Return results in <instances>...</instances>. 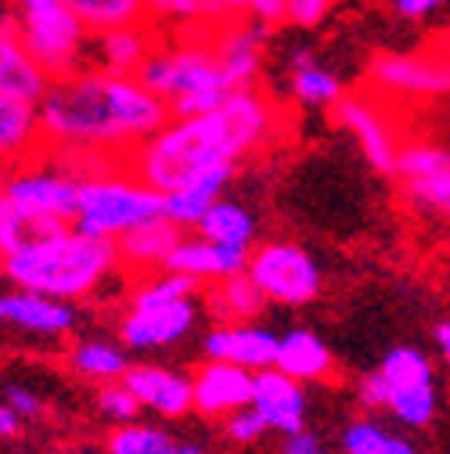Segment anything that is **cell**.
<instances>
[{
    "label": "cell",
    "mask_w": 450,
    "mask_h": 454,
    "mask_svg": "<svg viewBox=\"0 0 450 454\" xmlns=\"http://www.w3.org/2000/svg\"><path fill=\"white\" fill-rule=\"evenodd\" d=\"M170 120V101L148 90L137 76H120L97 66L58 80L40 101V130L50 152L130 159Z\"/></svg>",
    "instance_id": "obj_1"
},
{
    "label": "cell",
    "mask_w": 450,
    "mask_h": 454,
    "mask_svg": "<svg viewBox=\"0 0 450 454\" xmlns=\"http://www.w3.org/2000/svg\"><path fill=\"white\" fill-rule=\"evenodd\" d=\"M281 112L274 98L260 87L235 90L209 116L170 120L151 141H144L130 159V177L155 192H177L223 166H238L256 155L277 134Z\"/></svg>",
    "instance_id": "obj_2"
},
{
    "label": "cell",
    "mask_w": 450,
    "mask_h": 454,
    "mask_svg": "<svg viewBox=\"0 0 450 454\" xmlns=\"http://www.w3.org/2000/svg\"><path fill=\"white\" fill-rule=\"evenodd\" d=\"M120 249L108 239H90L76 223H33L15 253L4 256L12 289L43 293L54 300H87L116 274Z\"/></svg>",
    "instance_id": "obj_3"
},
{
    "label": "cell",
    "mask_w": 450,
    "mask_h": 454,
    "mask_svg": "<svg viewBox=\"0 0 450 454\" xmlns=\"http://www.w3.org/2000/svg\"><path fill=\"white\" fill-rule=\"evenodd\" d=\"M4 12L15 19L22 47L43 66V73L54 83L87 69L94 33L66 0H8Z\"/></svg>",
    "instance_id": "obj_4"
},
{
    "label": "cell",
    "mask_w": 450,
    "mask_h": 454,
    "mask_svg": "<svg viewBox=\"0 0 450 454\" xmlns=\"http://www.w3.org/2000/svg\"><path fill=\"white\" fill-rule=\"evenodd\" d=\"M127 174H130V169L80 181V216H76V227L83 235L116 242L127 231H134L137 223L162 216L166 195L148 188L137 177H127Z\"/></svg>",
    "instance_id": "obj_5"
},
{
    "label": "cell",
    "mask_w": 450,
    "mask_h": 454,
    "mask_svg": "<svg viewBox=\"0 0 450 454\" xmlns=\"http://www.w3.org/2000/svg\"><path fill=\"white\" fill-rule=\"evenodd\" d=\"M213 29H198V36H188L177 43H155L151 59L141 66L137 80L166 101H177L198 90H235L216 54Z\"/></svg>",
    "instance_id": "obj_6"
},
{
    "label": "cell",
    "mask_w": 450,
    "mask_h": 454,
    "mask_svg": "<svg viewBox=\"0 0 450 454\" xmlns=\"http://www.w3.org/2000/svg\"><path fill=\"white\" fill-rule=\"evenodd\" d=\"M0 202H8L26 227L33 223H76L80 216V181L58 162L29 159L19 166H8L4 177V195Z\"/></svg>",
    "instance_id": "obj_7"
},
{
    "label": "cell",
    "mask_w": 450,
    "mask_h": 454,
    "mask_svg": "<svg viewBox=\"0 0 450 454\" xmlns=\"http://www.w3.org/2000/svg\"><path fill=\"white\" fill-rule=\"evenodd\" d=\"M249 274L267 293V300L281 303V307H306L324 289V274H321L317 256L289 239L260 242L249 253Z\"/></svg>",
    "instance_id": "obj_8"
},
{
    "label": "cell",
    "mask_w": 450,
    "mask_h": 454,
    "mask_svg": "<svg viewBox=\"0 0 450 454\" xmlns=\"http://www.w3.org/2000/svg\"><path fill=\"white\" fill-rule=\"evenodd\" d=\"M368 83L385 101H439L450 98V59L439 47L378 51L368 62Z\"/></svg>",
    "instance_id": "obj_9"
},
{
    "label": "cell",
    "mask_w": 450,
    "mask_h": 454,
    "mask_svg": "<svg viewBox=\"0 0 450 454\" xmlns=\"http://www.w3.org/2000/svg\"><path fill=\"white\" fill-rule=\"evenodd\" d=\"M378 372L385 375L389 386V415L407 429H425L432 426L436 411H439V382H436V368L429 361L425 350L418 347H392Z\"/></svg>",
    "instance_id": "obj_10"
},
{
    "label": "cell",
    "mask_w": 450,
    "mask_h": 454,
    "mask_svg": "<svg viewBox=\"0 0 450 454\" xmlns=\"http://www.w3.org/2000/svg\"><path fill=\"white\" fill-rule=\"evenodd\" d=\"M331 112H335V123L353 134L368 166H375L385 177H397V162H400V152H404L407 137L400 130V120L392 116L389 101L375 90L346 94Z\"/></svg>",
    "instance_id": "obj_11"
},
{
    "label": "cell",
    "mask_w": 450,
    "mask_h": 454,
    "mask_svg": "<svg viewBox=\"0 0 450 454\" xmlns=\"http://www.w3.org/2000/svg\"><path fill=\"white\" fill-rule=\"evenodd\" d=\"M198 321H202V307L195 296L162 307H127V314L120 317V343L130 354L174 350L198 328Z\"/></svg>",
    "instance_id": "obj_12"
},
{
    "label": "cell",
    "mask_w": 450,
    "mask_h": 454,
    "mask_svg": "<svg viewBox=\"0 0 450 454\" xmlns=\"http://www.w3.org/2000/svg\"><path fill=\"white\" fill-rule=\"evenodd\" d=\"M0 321L19 335H33V339H66L76 332L80 314L69 300H54L43 293H29V289H8L0 296Z\"/></svg>",
    "instance_id": "obj_13"
},
{
    "label": "cell",
    "mask_w": 450,
    "mask_h": 454,
    "mask_svg": "<svg viewBox=\"0 0 450 454\" xmlns=\"http://www.w3.org/2000/svg\"><path fill=\"white\" fill-rule=\"evenodd\" d=\"M281 335H274L263 325L238 321V325H213L202 335V354L206 361H228L249 372H267L277 364Z\"/></svg>",
    "instance_id": "obj_14"
},
{
    "label": "cell",
    "mask_w": 450,
    "mask_h": 454,
    "mask_svg": "<svg viewBox=\"0 0 450 454\" xmlns=\"http://www.w3.org/2000/svg\"><path fill=\"white\" fill-rule=\"evenodd\" d=\"M256 372L228 364V361H206L195 372V411L206 419H228L242 408H252Z\"/></svg>",
    "instance_id": "obj_15"
},
{
    "label": "cell",
    "mask_w": 450,
    "mask_h": 454,
    "mask_svg": "<svg viewBox=\"0 0 450 454\" xmlns=\"http://www.w3.org/2000/svg\"><path fill=\"white\" fill-rule=\"evenodd\" d=\"M123 382L134 389V396L144 404V411L159 419H184L195 411V379L166 368V364H130Z\"/></svg>",
    "instance_id": "obj_16"
},
{
    "label": "cell",
    "mask_w": 450,
    "mask_h": 454,
    "mask_svg": "<svg viewBox=\"0 0 450 454\" xmlns=\"http://www.w3.org/2000/svg\"><path fill=\"white\" fill-rule=\"evenodd\" d=\"M267 36H270V26L256 22L252 15L249 19H231L213 29V43H216V54L223 62V73H228L231 87L235 90H245V87H256L260 80V69H263V47H267Z\"/></svg>",
    "instance_id": "obj_17"
},
{
    "label": "cell",
    "mask_w": 450,
    "mask_h": 454,
    "mask_svg": "<svg viewBox=\"0 0 450 454\" xmlns=\"http://www.w3.org/2000/svg\"><path fill=\"white\" fill-rule=\"evenodd\" d=\"M252 408L263 415V422L270 426V433H285V436L303 433L306 429V415H310L306 382L285 375L281 368L256 372Z\"/></svg>",
    "instance_id": "obj_18"
},
{
    "label": "cell",
    "mask_w": 450,
    "mask_h": 454,
    "mask_svg": "<svg viewBox=\"0 0 450 454\" xmlns=\"http://www.w3.org/2000/svg\"><path fill=\"white\" fill-rule=\"evenodd\" d=\"M50 87L54 80L22 47L15 33V19L4 12V19H0V98H19V101L40 105L50 94Z\"/></svg>",
    "instance_id": "obj_19"
},
{
    "label": "cell",
    "mask_w": 450,
    "mask_h": 454,
    "mask_svg": "<svg viewBox=\"0 0 450 454\" xmlns=\"http://www.w3.org/2000/svg\"><path fill=\"white\" fill-rule=\"evenodd\" d=\"M184 227H177L174 220L155 216L137 223L134 231H127L123 239H116L120 249V263L134 274H159L170 267V256L177 253V246L184 242Z\"/></svg>",
    "instance_id": "obj_20"
},
{
    "label": "cell",
    "mask_w": 450,
    "mask_h": 454,
    "mask_svg": "<svg viewBox=\"0 0 450 454\" xmlns=\"http://www.w3.org/2000/svg\"><path fill=\"white\" fill-rule=\"evenodd\" d=\"M249 253L252 249H238V246H223L202 235H184V242L177 246V253L170 256V267L166 270H181L191 274L198 281H223L249 270Z\"/></svg>",
    "instance_id": "obj_21"
},
{
    "label": "cell",
    "mask_w": 450,
    "mask_h": 454,
    "mask_svg": "<svg viewBox=\"0 0 450 454\" xmlns=\"http://www.w3.org/2000/svg\"><path fill=\"white\" fill-rule=\"evenodd\" d=\"M155 33L148 26H130V29H112L94 36V51H90V62L97 69L108 73H120V76H137L141 66L151 59L155 51Z\"/></svg>",
    "instance_id": "obj_22"
},
{
    "label": "cell",
    "mask_w": 450,
    "mask_h": 454,
    "mask_svg": "<svg viewBox=\"0 0 450 454\" xmlns=\"http://www.w3.org/2000/svg\"><path fill=\"white\" fill-rule=\"evenodd\" d=\"M274 368H281L299 382H324L335 372V357H331V347L314 328H292L281 335V350H277Z\"/></svg>",
    "instance_id": "obj_23"
},
{
    "label": "cell",
    "mask_w": 450,
    "mask_h": 454,
    "mask_svg": "<svg viewBox=\"0 0 450 454\" xmlns=\"http://www.w3.org/2000/svg\"><path fill=\"white\" fill-rule=\"evenodd\" d=\"M238 166H223V169H213V174L198 177L195 184H184L177 192H166V209L162 216L174 220L177 227H184V231H195V227L202 223V216L209 213V206L216 199H223V192H228V184L235 181Z\"/></svg>",
    "instance_id": "obj_24"
},
{
    "label": "cell",
    "mask_w": 450,
    "mask_h": 454,
    "mask_svg": "<svg viewBox=\"0 0 450 454\" xmlns=\"http://www.w3.org/2000/svg\"><path fill=\"white\" fill-rule=\"evenodd\" d=\"M36 141H43L40 105L19 101V98H0V155H4V166L29 162Z\"/></svg>",
    "instance_id": "obj_25"
},
{
    "label": "cell",
    "mask_w": 450,
    "mask_h": 454,
    "mask_svg": "<svg viewBox=\"0 0 450 454\" xmlns=\"http://www.w3.org/2000/svg\"><path fill=\"white\" fill-rule=\"evenodd\" d=\"M267 293L252 281V274H235L213 281V289L206 293V310L216 317V325H238V321H252L267 310Z\"/></svg>",
    "instance_id": "obj_26"
},
{
    "label": "cell",
    "mask_w": 450,
    "mask_h": 454,
    "mask_svg": "<svg viewBox=\"0 0 450 454\" xmlns=\"http://www.w3.org/2000/svg\"><path fill=\"white\" fill-rule=\"evenodd\" d=\"M69 372L87 382H120L130 372V350L116 339H80L69 347Z\"/></svg>",
    "instance_id": "obj_27"
},
{
    "label": "cell",
    "mask_w": 450,
    "mask_h": 454,
    "mask_svg": "<svg viewBox=\"0 0 450 454\" xmlns=\"http://www.w3.org/2000/svg\"><path fill=\"white\" fill-rule=\"evenodd\" d=\"M195 235L202 239H213V242H223V246H238V249H256L260 242V220L252 209H245L242 202L235 199H216L209 206V213L202 216V223L195 227Z\"/></svg>",
    "instance_id": "obj_28"
},
{
    "label": "cell",
    "mask_w": 450,
    "mask_h": 454,
    "mask_svg": "<svg viewBox=\"0 0 450 454\" xmlns=\"http://www.w3.org/2000/svg\"><path fill=\"white\" fill-rule=\"evenodd\" d=\"M105 454H206V447L195 440H174L162 426L130 422V426H116V433H108Z\"/></svg>",
    "instance_id": "obj_29"
},
{
    "label": "cell",
    "mask_w": 450,
    "mask_h": 454,
    "mask_svg": "<svg viewBox=\"0 0 450 454\" xmlns=\"http://www.w3.org/2000/svg\"><path fill=\"white\" fill-rule=\"evenodd\" d=\"M66 4L83 19V26L94 36L151 22V4L148 0H66Z\"/></svg>",
    "instance_id": "obj_30"
},
{
    "label": "cell",
    "mask_w": 450,
    "mask_h": 454,
    "mask_svg": "<svg viewBox=\"0 0 450 454\" xmlns=\"http://www.w3.org/2000/svg\"><path fill=\"white\" fill-rule=\"evenodd\" d=\"M202 289V281L181 270H159V274H144L137 286L130 289V303L127 307H162V303H177V300H191Z\"/></svg>",
    "instance_id": "obj_31"
},
{
    "label": "cell",
    "mask_w": 450,
    "mask_h": 454,
    "mask_svg": "<svg viewBox=\"0 0 450 454\" xmlns=\"http://www.w3.org/2000/svg\"><path fill=\"white\" fill-rule=\"evenodd\" d=\"M400 199L411 213L432 216V220H450V169L415 181H400Z\"/></svg>",
    "instance_id": "obj_32"
},
{
    "label": "cell",
    "mask_w": 450,
    "mask_h": 454,
    "mask_svg": "<svg viewBox=\"0 0 450 454\" xmlns=\"http://www.w3.org/2000/svg\"><path fill=\"white\" fill-rule=\"evenodd\" d=\"M289 90H292V98H296L299 105H306V108H335V105H339V101L350 94L339 76L328 73V69H321L317 62L306 66V69H292Z\"/></svg>",
    "instance_id": "obj_33"
},
{
    "label": "cell",
    "mask_w": 450,
    "mask_h": 454,
    "mask_svg": "<svg viewBox=\"0 0 450 454\" xmlns=\"http://www.w3.org/2000/svg\"><path fill=\"white\" fill-rule=\"evenodd\" d=\"M151 4V19H170L181 26H198V29H213L231 22L228 8L220 0H148Z\"/></svg>",
    "instance_id": "obj_34"
},
{
    "label": "cell",
    "mask_w": 450,
    "mask_h": 454,
    "mask_svg": "<svg viewBox=\"0 0 450 454\" xmlns=\"http://www.w3.org/2000/svg\"><path fill=\"white\" fill-rule=\"evenodd\" d=\"M94 404H97V415L108 422V426H130L141 419L144 404L134 396V389L120 379V382H105L97 386V396H94Z\"/></svg>",
    "instance_id": "obj_35"
},
{
    "label": "cell",
    "mask_w": 450,
    "mask_h": 454,
    "mask_svg": "<svg viewBox=\"0 0 450 454\" xmlns=\"http://www.w3.org/2000/svg\"><path fill=\"white\" fill-rule=\"evenodd\" d=\"M389 443H392V433L378 419H371V415L346 422V429L339 436L343 454H385Z\"/></svg>",
    "instance_id": "obj_36"
},
{
    "label": "cell",
    "mask_w": 450,
    "mask_h": 454,
    "mask_svg": "<svg viewBox=\"0 0 450 454\" xmlns=\"http://www.w3.org/2000/svg\"><path fill=\"white\" fill-rule=\"evenodd\" d=\"M223 433H228V440H231V443L249 447V443L263 440V436L270 433V426L263 422V415H260L256 408H242V411H235V415L223 419Z\"/></svg>",
    "instance_id": "obj_37"
},
{
    "label": "cell",
    "mask_w": 450,
    "mask_h": 454,
    "mask_svg": "<svg viewBox=\"0 0 450 454\" xmlns=\"http://www.w3.org/2000/svg\"><path fill=\"white\" fill-rule=\"evenodd\" d=\"M235 90H198V94H184L177 101H170L174 120H191V116H209L223 101H228Z\"/></svg>",
    "instance_id": "obj_38"
},
{
    "label": "cell",
    "mask_w": 450,
    "mask_h": 454,
    "mask_svg": "<svg viewBox=\"0 0 450 454\" xmlns=\"http://www.w3.org/2000/svg\"><path fill=\"white\" fill-rule=\"evenodd\" d=\"M353 396H357V404L371 415V411H385L389 408V386H385V375L375 368V372H368V375H361L357 379V386H353Z\"/></svg>",
    "instance_id": "obj_39"
},
{
    "label": "cell",
    "mask_w": 450,
    "mask_h": 454,
    "mask_svg": "<svg viewBox=\"0 0 450 454\" xmlns=\"http://www.w3.org/2000/svg\"><path fill=\"white\" fill-rule=\"evenodd\" d=\"M4 401H8L26 422H36V419L47 415V401H43L40 393H33L29 386H22V382H12V386L4 389Z\"/></svg>",
    "instance_id": "obj_40"
},
{
    "label": "cell",
    "mask_w": 450,
    "mask_h": 454,
    "mask_svg": "<svg viewBox=\"0 0 450 454\" xmlns=\"http://www.w3.org/2000/svg\"><path fill=\"white\" fill-rule=\"evenodd\" d=\"M335 8V0H292L289 4V26L296 29H314L324 22V15Z\"/></svg>",
    "instance_id": "obj_41"
},
{
    "label": "cell",
    "mask_w": 450,
    "mask_h": 454,
    "mask_svg": "<svg viewBox=\"0 0 450 454\" xmlns=\"http://www.w3.org/2000/svg\"><path fill=\"white\" fill-rule=\"evenodd\" d=\"M26 239V220L8 206V202H0V256H8L22 246Z\"/></svg>",
    "instance_id": "obj_42"
},
{
    "label": "cell",
    "mask_w": 450,
    "mask_h": 454,
    "mask_svg": "<svg viewBox=\"0 0 450 454\" xmlns=\"http://www.w3.org/2000/svg\"><path fill=\"white\" fill-rule=\"evenodd\" d=\"M289 4L292 0H252V19L263 26H277V22H289Z\"/></svg>",
    "instance_id": "obj_43"
},
{
    "label": "cell",
    "mask_w": 450,
    "mask_h": 454,
    "mask_svg": "<svg viewBox=\"0 0 450 454\" xmlns=\"http://www.w3.org/2000/svg\"><path fill=\"white\" fill-rule=\"evenodd\" d=\"M443 4L446 0H392V12H397L400 19L418 22V19H429L432 12H439Z\"/></svg>",
    "instance_id": "obj_44"
},
{
    "label": "cell",
    "mask_w": 450,
    "mask_h": 454,
    "mask_svg": "<svg viewBox=\"0 0 450 454\" xmlns=\"http://www.w3.org/2000/svg\"><path fill=\"white\" fill-rule=\"evenodd\" d=\"M321 447V440H317V433H292V436H285L281 440V454H314Z\"/></svg>",
    "instance_id": "obj_45"
},
{
    "label": "cell",
    "mask_w": 450,
    "mask_h": 454,
    "mask_svg": "<svg viewBox=\"0 0 450 454\" xmlns=\"http://www.w3.org/2000/svg\"><path fill=\"white\" fill-rule=\"evenodd\" d=\"M22 415L4 401V404H0V436H4V440H15L19 436V429H22Z\"/></svg>",
    "instance_id": "obj_46"
},
{
    "label": "cell",
    "mask_w": 450,
    "mask_h": 454,
    "mask_svg": "<svg viewBox=\"0 0 450 454\" xmlns=\"http://www.w3.org/2000/svg\"><path fill=\"white\" fill-rule=\"evenodd\" d=\"M432 343H436V350H439V357H443V364L450 372V317L432 328Z\"/></svg>",
    "instance_id": "obj_47"
},
{
    "label": "cell",
    "mask_w": 450,
    "mask_h": 454,
    "mask_svg": "<svg viewBox=\"0 0 450 454\" xmlns=\"http://www.w3.org/2000/svg\"><path fill=\"white\" fill-rule=\"evenodd\" d=\"M314 62H317V59H314V51H310V47H296V51H292V59H289L292 69H306V66H314Z\"/></svg>",
    "instance_id": "obj_48"
},
{
    "label": "cell",
    "mask_w": 450,
    "mask_h": 454,
    "mask_svg": "<svg viewBox=\"0 0 450 454\" xmlns=\"http://www.w3.org/2000/svg\"><path fill=\"white\" fill-rule=\"evenodd\" d=\"M385 454H418V447L407 440V436H400V433H392V443H389V450Z\"/></svg>",
    "instance_id": "obj_49"
},
{
    "label": "cell",
    "mask_w": 450,
    "mask_h": 454,
    "mask_svg": "<svg viewBox=\"0 0 450 454\" xmlns=\"http://www.w3.org/2000/svg\"><path fill=\"white\" fill-rule=\"evenodd\" d=\"M223 8H228V15L231 19H242V15H249L252 12V0H220Z\"/></svg>",
    "instance_id": "obj_50"
},
{
    "label": "cell",
    "mask_w": 450,
    "mask_h": 454,
    "mask_svg": "<svg viewBox=\"0 0 450 454\" xmlns=\"http://www.w3.org/2000/svg\"><path fill=\"white\" fill-rule=\"evenodd\" d=\"M432 47H439V51L446 54V59H450V29H443V33L432 40Z\"/></svg>",
    "instance_id": "obj_51"
},
{
    "label": "cell",
    "mask_w": 450,
    "mask_h": 454,
    "mask_svg": "<svg viewBox=\"0 0 450 454\" xmlns=\"http://www.w3.org/2000/svg\"><path fill=\"white\" fill-rule=\"evenodd\" d=\"M66 454H90V450H66Z\"/></svg>",
    "instance_id": "obj_52"
},
{
    "label": "cell",
    "mask_w": 450,
    "mask_h": 454,
    "mask_svg": "<svg viewBox=\"0 0 450 454\" xmlns=\"http://www.w3.org/2000/svg\"><path fill=\"white\" fill-rule=\"evenodd\" d=\"M314 454H328V450H324V447H317V450H314Z\"/></svg>",
    "instance_id": "obj_53"
}]
</instances>
